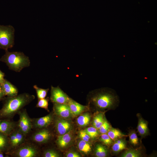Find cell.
<instances>
[{
    "instance_id": "26",
    "label": "cell",
    "mask_w": 157,
    "mask_h": 157,
    "mask_svg": "<svg viewBox=\"0 0 157 157\" xmlns=\"http://www.w3.org/2000/svg\"><path fill=\"white\" fill-rule=\"evenodd\" d=\"M84 130L92 139L96 138L99 135V132L98 129L93 126L88 127Z\"/></svg>"
},
{
    "instance_id": "7",
    "label": "cell",
    "mask_w": 157,
    "mask_h": 157,
    "mask_svg": "<svg viewBox=\"0 0 157 157\" xmlns=\"http://www.w3.org/2000/svg\"><path fill=\"white\" fill-rule=\"evenodd\" d=\"M19 119L17 121V128L27 136L32 129L31 118L29 116L26 109L23 108L18 113Z\"/></svg>"
},
{
    "instance_id": "33",
    "label": "cell",
    "mask_w": 157,
    "mask_h": 157,
    "mask_svg": "<svg viewBox=\"0 0 157 157\" xmlns=\"http://www.w3.org/2000/svg\"><path fill=\"white\" fill-rule=\"evenodd\" d=\"M65 156L66 157H80L81 155L76 152L73 151H69L67 152Z\"/></svg>"
},
{
    "instance_id": "2",
    "label": "cell",
    "mask_w": 157,
    "mask_h": 157,
    "mask_svg": "<svg viewBox=\"0 0 157 157\" xmlns=\"http://www.w3.org/2000/svg\"><path fill=\"white\" fill-rule=\"evenodd\" d=\"M35 96L27 93L17 94L5 99L2 108L0 109V120L12 118L26 106L35 99Z\"/></svg>"
},
{
    "instance_id": "29",
    "label": "cell",
    "mask_w": 157,
    "mask_h": 157,
    "mask_svg": "<svg viewBox=\"0 0 157 157\" xmlns=\"http://www.w3.org/2000/svg\"><path fill=\"white\" fill-rule=\"evenodd\" d=\"M99 140L104 145L108 147L111 145L113 142V141L107 133L102 134L99 137Z\"/></svg>"
},
{
    "instance_id": "18",
    "label": "cell",
    "mask_w": 157,
    "mask_h": 157,
    "mask_svg": "<svg viewBox=\"0 0 157 157\" xmlns=\"http://www.w3.org/2000/svg\"><path fill=\"white\" fill-rule=\"evenodd\" d=\"M111 149L112 151L115 153L127 149L126 141L123 138L115 140L112 144Z\"/></svg>"
},
{
    "instance_id": "10",
    "label": "cell",
    "mask_w": 157,
    "mask_h": 157,
    "mask_svg": "<svg viewBox=\"0 0 157 157\" xmlns=\"http://www.w3.org/2000/svg\"><path fill=\"white\" fill-rule=\"evenodd\" d=\"M55 117L53 112L42 117L31 118L32 129L35 130L48 127L53 124Z\"/></svg>"
},
{
    "instance_id": "30",
    "label": "cell",
    "mask_w": 157,
    "mask_h": 157,
    "mask_svg": "<svg viewBox=\"0 0 157 157\" xmlns=\"http://www.w3.org/2000/svg\"><path fill=\"white\" fill-rule=\"evenodd\" d=\"M130 142L134 146L138 144V139L136 133L134 131L130 132L129 134Z\"/></svg>"
},
{
    "instance_id": "12",
    "label": "cell",
    "mask_w": 157,
    "mask_h": 157,
    "mask_svg": "<svg viewBox=\"0 0 157 157\" xmlns=\"http://www.w3.org/2000/svg\"><path fill=\"white\" fill-rule=\"evenodd\" d=\"M74 133L72 130L62 135H58L56 141L57 147L63 149L67 148L71 144L73 140Z\"/></svg>"
},
{
    "instance_id": "36",
    "label": "cell",
    "mask_w": 157,
    "mask_h": 157,
    "mask_svg": "<svg viewBox=\"0 0 157 157\" xmlns=\"http://www.w3.org/2000/svg\"><path fill=\"white\" fill-rule=\"evenodd\" d=\"M4 153L3 152H0V157H3L4 156Z\"/></svg>"
},
{
    "instance_id": "23",
    "label": "cell",
    "mask_w": 157,
    "mask_h": 157,
    "mask_svg": "<svg viewBox=\"0 0 157 157\" xmlns=\"http://www.w3.org/2000/svg\"><path fill=\"white\" fill-rule=\"evenodd\" d=\"M107 134L113 141L127 136L119 130L112 127Z\"/></svg>"
},
{
    "instance_id": "6",
    "label": "cell",
    "mask_w": 157,
    "mask_h": 157,
    "mask_svg": "<svg viewBox=\"0 0 157 157\" xmlns=\"http://www.w3.org/2000/svg\"><path fill=\"white\" fill-rule=\"evenodd\" d=\"M34 130L31 133L29 138H27V139L38 146L48 143L53 137L52 132L48 127L36 129Z\"/></svg>"
},
{
    "instance_id": "8",
    "label": "cell",
    "mask_w": 157,
    "mask_h": 157,
    "mask_svg": "<svg viewBox=\"0 0 157 157\" xmlns=\"http://www.w3.org/2000/svg\"><path fill=\"white\" fill-rule=\"evenodd\" d=\"M55 131L58 135H64L72 130L73 125L68 119L55 115L53 122Z\"/></svg>"
},
{
    "instance_id": "31",
    "label": "cell",
    "mask_w": 157,
    "mask_h": 157,
    "mask_svg": "<svg viewBox=\"0 0 157 157\" xmlns=\"http://www.w3.org/2000/svg\"><path fill=\"white\" fill-rule=\"evenodd\" d=\"M111 128L110 125L105 118L104 122L98 129V131L101 134L107 133Z\"/></svg>"
},
{
    "instance_id": "4",
    "label": "cell",
    "mask_w": 157,
    "mask_h": 157,
    "mask_svg": "<svg viewBox=\"0 0 157 157\" xmlns=\"http://www.w3.org/2000/svg\"><path fill=\"white\" fill-rule=\"evenodd\" d=\"M41 154L39 146L27 139L7 155L15 157H37L41 156Z\"/></svg>"
},
{
    "instance_id": "13",
    "label": "cell",
    "mask_w": 157,
    "mask_h": 157,
    "mask_svg": "<svg viewBox=\"0 0 157 157\" xmlns=\"http://www.w3.org/2000/svg\"><path fill=\"white\" fill-rule=\"evenodd\" d=\"M67 104L73 117L80 115L84 112L88 110L89 108L88 106L82 105L71 98H70Z\"/></svg>"
},
{
    "instance_id": "3",
    "label": "cell",
    "mask_w": 157,
    "mask_h": 157,
    "mask_svg": "<svg viewBox=\"0 0 157 157\" xmlns=\"http://www.w3.org/2000/svg\"><path fill=\"white\" fill-rule=\"evenodd\" d=\"M5 51V53L0 58V61L5 63L10 69L19 72L24 68L30 66L29 58L23 52Z\"/></svg>"
},
{
    "instance_id": "32",
    "label": "cell",
    "mask_w": 157,
    "mask_h": 157,
    "mask_svg": "<svg viewBox=\"0 0 157 157\" xmlns=\"http://www.w3.org/2000/svg\"><path fill=\"white\" fill-rule=\"evenodd\" d=\"M78 136V138L80 139L89 142L91 139L84 130H81L79 132Z\"/></svg>"
},
{
    "instance_id": "19",
    "label": "cell",
    "mask_w": 157,
    "mask_h": 157,
    "mask_svg": "<svg viewBox=\"0 0 157 157\" xmlns=\"http://www.w3.org/2000/svg\"><path fill=\"white\" fill-rule=\"evenodd\" d=\"M77 146L79 151L83 154H88L91 151L92 147L89 142L81 139L78 141Z\"/></svg>"
},
{
    "instance_id": "11",
    "label": "cell",
    "mask_w": 157,
    "mask_h": 157,
    "mask_svg": "<svg viewBox=\"0 0 157 157\" xmlns=\"http://www.w3.org/2000/svg\"><path fill=\"white\" fill-rule=\"evenodd\" d=\"M53 103V112L55 116L66 119L73 117L67 104Z\"/></svg>"
},
{
    "instance_id": "35",
    "label": "cell",
    "mask_w": 157,
    "mask_h": 157,
    "mask_svg": "<svg viewBox=\"0 0 157 157\" xmlns=\"http://www.w3.org/2000/svg\"><path fill=\"white\" fill-rule=\"evenodd\" d=\"M4 73L0 70V84H1L4 80Z\"/></svg>"
},
{
    "instance_id": "20",
    "label": "cell",
    "mask_w": 157,
    "mask_h": 157,
    "mask_svg": "<svg viewBox=\"0 0 157 157\" xmlns=\"http://www.w3.org/2000/svg\"><path fill=\"white\" fill-rule=\"evenodd\" d=\"M108 151L105 145L100 143L96 144L94 149V154L97 157H105L107 156Z\"/></svg>"
},
{
    "instance_id": "22",
    "label": "cell",
    "mask_w": 157,
    "mask_h": 157,
    "mask_svg": "<svg viewBox=\"0 0 157 157\" xmlns=\"http://www.w3.org/2000/svg\"><path fill=\"white\" fill-rule=\"evenodd\" d=\"M104 113L99 112L94 116L92 121V125L94 127L98 129L104 122L105 117Z\"/></svg>"
},
{
    "instance_id": "17",
    "label": "cell",
    "mask_w": 157,
    "mask_h": 157,
    "mask_svg": "<svg viewBox=\"0 0 157 157\" xmlns=\"http://www.w3.org/2000/svg\"><path fill=\"white\" fill-rule=\"evenodd\" d=\"M10 148L8 135L0 132V152L6 154Z\"/></svg>"
},
{
    "instance_id": "15",
    "label": "cell",
    "mask_w": 157,
    "mask_h": 157,
    "mask_svg": "<svg viewBox=\"0 0 157 157\" xmlns=\"http://www.w3.org/2000/svg\"><path fill=\"white\" fill-rule=\"evenodd\" d=\"M1 84L5 96L13 97L18 94V90L17 88L6 79H4Z\"/></svg>"
},
{
    "instance_id": "5",
    "label": "cell",
    "mask_w": 157,
    "mask_h": 157,
    "mask_svg": "<svg viewBox=\"0 0 157 157\" xmlns=\"http://www.w3.org/2000/svg\"><path fill=\"white\" fill-rule=\"evenodd\" d=\"M15 32L14 27L10 25H0V49L6 50L13 47Z\"/></svg>"
},
{
    "instance_id": "34",
    "label": "cell",
    "mask_w": 157,
    "mask_h": 157,
    "mask_svg": "<svg viewBox=\"0 0 157 157\" xmlns=\"http://www.w3.org/2000/svg\"><path fill=\"white\" fill-rule=\"evenodd\" d=\"M5 96L1 85L0 84V101L3 99Z\"/></svg>"
},
{
    "instance_id": "21",
    "label": "cell",
    "mask_w": 157,
    "mask_h": 157,
    "mask_svg": "<svg viewBox=\"0 0 157 157\" xmlns=\"http://www.w3.org/2000/svg\"><path fill=\"white\" fill-rule=\"evenodd\" d=\"M91 119V115L88 113H82L76 119L78 124L81 127H85L90 123Z\"/></svg>"
},
{
    "instance_id": "1",
    "label": "cell",
    "mask_w": 157,
    "mask_h": 157,
    "mask_svg": "<svg viewBox=\"0 0 157 157\" xmlns=\"http://www.w3.org/2000/svg\"><path fill=\"white\" fill-rule=\"evenodd\" d=\"M89 108L97 111L114 109L119 105V97L113 89L108 88L93 90L89 93L88 97Z\"/></svg>"
},
{
    "instance_id": "9",
    "label": "cell",
    "mask_w": 157,
    "mask_h": 157,
    "mask_svg": "<svg viewBox=\"0 0 157 157\" xmlns=\"http://www.w3.org/2000/svg\"><path fill=\"white\" fill-rule=\"evenodd\" d=\"M70 98L59 86H51L50 99L53 103L67 104Z\"/></svg>"
},
{
    "instance_id": "25",
    "label": "cell",
    "mask_w": 157,
    "mask_h": 157,
    "mask_svg": "<svg viewBox=\"0 0 157 157\" xmlns=\"http://www.w3.org/2000/svg\"><path fill=\"white\" fill-rule=\"evenodd\" d=\"M33 87L36 92L38 99L45 98L49 90V88H42L38 87L36 85H34Z\"/></svg>"
},
{
    "instance_id": "27",
    "label": "cell",
    "mask_w": 157,
    "mask_h": 157,
    "mask_svg": "<svg viewBox=\"0 0 157 157\" xmlns=\"http://www.w3.org/2000/svg\"><path fill=\"white\" fill-rule=\"evenodd\" d=\"M41 156L43 157H59V154L55 150L53 149H48L41 153Z\"/></svg>"
},
{
    "instance_id": "28",
    "label": "cell",
    "mask_w": 157,
    "mask_h": 157,
    "mask_svg": "<svg viewBox=\"0 0 157 157\" xmlns=\"http://www.w3.org/2000/svg\"><path fill=\"white\" fill-rule=\"evenodd\" d=\"M49 100V97L42 99H38L36 107L45 109L48 112H49L48 108V102Z\"/></svg>"
},
{
    "instance_id": "14",
    "label": "cell",
    "mask_w": 157,
    "mask_h": 157,
    "mask_svg": "<svg viewBox=\"0 0 157 157\" xmlns=\"http://www.w3.org/2000/svg\"><path fill=\"white\" fill-rule=\"evenodd\" d=\"M17 121L12 119L0 120V132L9 135L17 127Z\"/></svg>"
},
{
    "instance_id": "16",
    "label": "cell",
    "mask_w": 157,
    "mask_h": 157,
    "mask_svg": "<svg viewBox=\"0 0 157 157\" xmlns=\"http://www.w3.org/2000/svg\"><path fill=\"white\" fill-rule=\"evenodd\" d=\"M138 122L137 129L142 138L144 137L149 134V129L147 122L144 120L139 114H138Z\"/></svg>"
},
{
    "instance_id": "24",
    "label": "cell",
    "mask_w": 157,
    "mask_h": 157,
    "mask_svg": "<svg viewBox=\"0 0 157 157\" xmlns=\"http://www.w3.org/2000/svg\"><path fill=\"white\" fill-rule=\"evenodd\" d=\"M141 151L137 149H130L126 150L121 155L122 157H140L141 156Z\"/></svg>"
}]
</instances>
